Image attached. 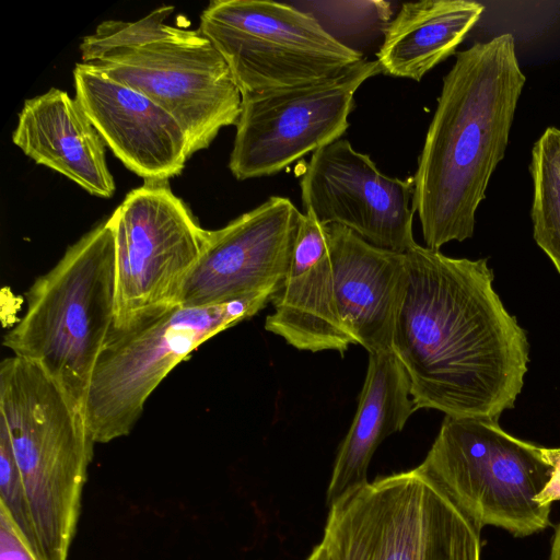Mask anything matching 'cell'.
Here are the masks:
<instances>
[{
    "label": "cell",
    "mask_w": 560,
    "mask_h": 560,
    "mask_svg": "<svg viewBox=\"0 0 560 560\" xmlns=\"http://www.w3.org/2000/svg\"><path fill=\"white\" fill-rule=\"evenodd\" d=\"M405 256L390 350L417 410L499 421L524 386L529 343L493 288L488 259L419 244Z\"/></svg>",
    "instance_id": "6da1fadb"
},
{
    "label": "cell",
    "mask_w": 560,
    "mask_h": 560,
    "mask_svg": "<svg viewBox=\"0 0 560 560\" xmlns=\"http://www.w3.org/2000/svg\"><path fill=\"white\" fill-rule=\"evenodd\" d=\"M525 83L511 34L456 54L413 175L425 247L439 250L474 235L476 211L504 158Z\"/></svg>",
    "instance_id": "7a4b0ae2"
},
{
    "label": "cell",
    "mask_w": 560,
    "mask_h": 560,
    "mask_svg": "<svg viewBox=\"0 0 560 560\" xmlns=\"http://www.w3.org/2000/svg\"><path fill=\"white\" fill-rule=\"evenodd\" d=\"M405 254L378 248L349 229L303 213L289 271L265 329L298 350L392 351Z\"/></svg>",
    "instance_id": "3957f363"
},
{
    "label": "cell",
    "mask_w": 560,
    "mask_h": 560,
    "mask_svg": "<svg viewBox=\"0 0 560 560\" xmlns=\"http://www.w3.org/2000/svg\"><path fill=\"white\" fill-rule=\"evenodd\" d=\"M5 425L44 560H68L94 441L83 409L40 366L12 355L0 364Z\"/></svg>",
    "instance_id": "277c9868"
},
{
    "label": "cell",
    "mask_w": 560,
    "mask_h": 560,
    "mask_svg": "<svg viewBox=\"0 0 560 560\" xmlns=\"http://www.w3.org/2000/svg\"><path fill=\"white\" fill-rule=\"evenodd\" d=\"M4 335L13 355L40 366L84 411L92 373L115 324L116 234L110 215L68 247L26 292Z\"/></svg>",
    "instance_id": "5b68a950"
},
{
    "label": "cell",
    "mask_w": 560,
    "mask_h": 560,
    "mask_svg": "<svg viewBox=\"0 0 560 560\" xmlns=\"http://www.w3.org/2000/svg\"><path fill=\"white\" fill-rule=\"evenodd\" d=\"M273 298L261 293L202 307L177 304L113 326L84 404L94 443L128 435L149 396L179 362L209 338L257 314Z\"/></svg>",
    "instance_id": "8992f818"
},
{
    "label": "cell",
    "mask_w": 560,
    "mask_h": 560,
    "mask_svg": "<svg viewBox=\"0 0 560 560\" xmlns=\"http://www.w3.org/2000/svg\"><path fill=\"white\" fill-rule=\"evenodd\" d=\"M415 469L481 528L526 537L551 525V508L537 502L552 470L544 447L513 436L499 421L445 416Z\"/></svg>",
    "instance_id": "52a82bcc"
},
{
    "label": "cell",
    "mask_w": 560,
    "mask_h": 560,
    "mask_svg": "<svg viewBox=\"0 0 560 560\" xmlns=\"http://www.w3.org/2000/svg\"><path fill=\"white\" fill-rule=\"evenodd\" d=\"M481 529L412 469L338 499L322 541L331 560H481Z\"/></svg>",
    "instance_id": "ba28073f"
},
{
    "label": "cell",
    "mask_w": 560,
    "mask_h": 560,
    "mask_svg": "<svg viewBox=\"0 0 560 560\" xmlns=\"http://www.w3.org/2000/svg\"><path fill=\"white\" fill-rule=\"evenodd\" d=\"M198 28L226 61L242 97L325 82L365 59L292 3L213 0Z\"/></svg>",
    "instance_id": "9c48e42d"
},
{
    "label": "cell",
    "mask_w": 560,
    "mask_h": 560,
    "mask_svg": "<svg viewBox=\"0 0 560 560\" xmlns=\"http://www.w3.org/2000/svg\"><path fill=\"white\" fill-rule=\"evenodd\" d=\"M116 234L114 326L179 304L209 230L197 222L168 182H144L112 214Z\"/></svg>",
    "instance_id": "30bf717a"
},
{
    "label": "cell",
    "mask_w": 560,
    "mask_h": 560,
    "mask_svg": "<svg viewBox=\"0 0 560 560\" xmlns=\"http://www.w3.org/2000/svg\"><path fill=\"white\" fill-rule=\"evenodd\" d=\"M90 65L170 113L185 130L191 154L207 149L222 128L238 120L240 89L199 28L180 27L170 38L115 50Z\"/></svg>",
    "instance_id": "8fae6325"
},
{
    "label": "cell",
    "mask_w": 560,
    "mask_h": 560,
    "mask_svg": "<svg viewBox=\"0 0 560 560\" xmlns=\"http://www.w3.org/2000/svg\"><path fill=\"white\" fill-rule=\"evenodd\" d=\"M381 72L376 60L364 59L325 82L243 96L229 160L232 175L238 180L271 176L339 140L357 91Z\"/></svg>",
    "instance_id": "7c38bea8"
},
{
    "label": "cell",
    "mask_w": 560,
    "mask_h": 560,
    "mask_svg": "<svg viewBox=\"0 0 560 560\" xmlns=\"http://www.w3.org/2000/svg\"><path fill=\"white\" fill-rule=\"evenodd\" d=\"M304 213L338 224L373 246L406 254L412 234L415 179L383 174L368 154L339 139L312 154L301 178Z\"/></svg>",
    "instance_id": "4fadbf2b"
},
{
    "label": "cell",
    "mask_w": 560,
    "mask_h": 560,
    "mask_svg": "<svg viewBox=\"0 0 560 560\" xmlns=\"http://www.w3.org/2000/svg\"><path fill=\"white\" fill-rule=\"evenodd\" d=\"M302 212L287 197L271 196L219 230L187 278L179 304L202 307L282 289Z\"/></svg>",
    "instance_id": "5bb4252c"
},
{
    "label": "cell",
    "mask_w": 560,
    "mask_h": 560,
    "mask_svg": "<svg viewBox=\"0 0 560 560\" xmlns=\"http://www.w3.org/2000/svg\"><path fill=\"white\" fill-rule=\"evenodd\" d=\"M75 98L122 164L144 182H168L192 155L179 122L136 89L90 63L73 69Z\"/></svg>",
    "instance_id": "9a60e30c"
},
{
    "label": "cell",
    "mask_w": 560,
    "mask_h": 560,
    "mask_svg": "<svg viewBox=\"0 0 560 560\" xmlns=\"http://www.w3.org/2000/svg\"><path fill=\"white\" fill-rule=\"evenodd\" d=\"M12 141L37 164L56 171L89 194L101 198L115 194L105 143L75 96L66 91L50 88L26 100Z\"/></svg>",
    "instance_id": "2e32d148"
},
{
    "label": "cell",
    "mask_w": 560,
    "mask_h": 560,
    "mask_svg": "<svg viewBox=\"0 0 560 560\" xmlns=\"http://www.w3.org/2000/svg\"><path fill=\"white\" fill-rule=\"evenodd\" d=\"M417 410L406 371L392 351L369 354L357 412L332 468L329 506L368 483V468L378 445L402 430Z\"/></svg>",
    "instance_id": "e0dca14e"
},
{
    "label": "cell",
    "mask_w": 560,
    "mask_h": 560,
    "mask_svg": "<svg viewBox=\"0 0 560 560\" xmlns=\"http://www.w3.org/2000/svg\"><path fill=\"white\" fill-rule=\"evenodd\" d=\"M482 12L483 5L470 0L404 3L376 55L382 72L420 81L455 52Z\"/></svg>",
    "instance_id": "ac0fdd59"
},
{
    "label": "cell",
    "mask_w": 560,
    "mask_h": 560,
    "mask_svg": "<svg viewBox=\"0 0 560 560\" xmlns=\"http://www.w3.org/2000/svg\"><path fill=\"white\" fill-rule=\"evenodd\" d=\"M533 236L560 273V129L548 127L532 149Z\"/></svg>",
    "instance_id": "d6986e66"
},
{
    "label": "cell",
    "mask_w": 560,
    "mask_h": 560,
    "mask_svg": "<svg viewBox=\"0 0 560 560\" xmlns=\"http://www.w3.org/2000/svg\"><path fill=\"white\" fill-rule=\"evenodd\" d=\"M173 11V5H163L135 22H102L80 44L82 62H94L115 50L138 48L174 36L180 27L164 23Z\"/></svg>",
    "instance_id": "ffe728a7"
},
{
    "label": "cell",
    "mask_w": 560,
    "mask_h": 560,
    "mask_svg": "<svg viewBox=\"0 0 560 560\" xmlns=\"http://www.w3.org/2000/svg\"><path fill=\"white\" fill-rule=\"evenodd\" d=\"M0 502L39 552L32 513L5 425L0 421ZM40 553V552H39Z\"/></svg>",
    "instance_id": "44dd1931"
},
{
    "label": "cell",
    "mask_w": 560,
    "mask_h": 560,
    "mask_svg": "<svg viewBox=\"0 0 560 560\" xmlns=\"http://www.w3.org/2000/svg\"><path fill=\"white\" fill-rule=\"evenodd\" d=\"M0 560H44L1 502Z\"/></svg>",
    "instance_id": "7402d4cb"
},
{
    "label": "cell",
    "mask_w": 560,
    "mask_h": 560,
    "mask_svg": "<svg viewBox=\"0 0 560 560\" xmlns=\"http://www.w3.org/2000/svg\"><path fill=\"white\" fill-rule=\"evenodd\" d=\"M544 454L552 470L548 482L537 495V502L551 508L555 501H560V447H544Z\"/></svg>",
    "instance_id": "603a6c76"
},
{
    "label": "cell",
    "mask_w": 560,
    "mask_h": 560,
    "mask_svg": "<svg viewBox=\"0 0 560 560\" xmlns=\"http://www.w3.org/2000/svg\"><path fill=\"white\" fill-rule=\"evenodd\" d=\"M549 560H560V523L555 529Z\"/></svg>",
    "instance_id": "cb8c5ba5"
},
{
    "label": "cell",
    "mask_w": 560,
    "mask_h": 560,
    "mask_svg": "<svg viewBox=\"0 0 560 560\" xmlns=\"http://www.w3.org/2000/svg\"><path fill=\"white\" fill-rule=\"evenodd\" d=\"M307 560H331L329 552L325 546V544L322 541L319 545H317L311 556L307 558Z\"/></svg>",
    "instance_id": "d4e9b609"
}]
</instances>
